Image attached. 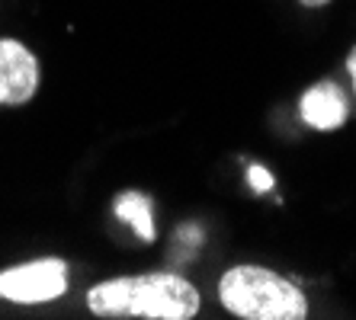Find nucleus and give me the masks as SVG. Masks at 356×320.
Instances as JSON below:
<instances>
[{"mask_svg": "<svg viewBox=\"0 0 356 320\" xmlns=\"http://www.w3.org/2000/svg\"><path fill=\"white\" fill-rule=\"evenodd\" d=\"M222 304L244 320H302L308 301L292 282L264 266H234L218 285Z\"/></svg>", "mask_w": 356, "mask_h": 320, "instance_id": "nucleus-2", "label": "nucleus"}, {"mask_svg": "<svg viewBox=\"0 0 356 320\" xmlns=\"http://www.w3.org/2000/svg\"><path fill=\"white\" fill-rule=\"evenodd\" d=\"M116 214L125 224L138 230L141 240H154V212H151V199L141 192H122L116 199Z\"/></svg>", "mask_w": 356, "mask_h": 320, "instance_id": "nucleus-6", "label": "nucleus"}, {"mask_svg": "<svg viewBox=\"0 0 356 320\" xmlns=\"http://www.w3.org/2000/svg\"><path fill=\"white\" fill-rule=\"evenodd\" d=\"M39 83L35 55L17 39H0V106H17L33 99Z\"/></svg>", "mask_w": 356, "mask_h": 320, "instance_id": "nucleus-4", "label": "nucleus"}, {"mask_svg": "<svg viewBox=\"0 0 356 320\" xmlns=\"http://www.w3.org/2000/svg\"><path fill=\"white\" fill-rule=\"evenodd\" d=\"M298 3H305V7H321V3H327V0H298Z\"/></svg>", "mask_w": 356, "mask_h": 320, "instance_id": "nucleus-9", "label": "nucleus"}, {"mask_svg": "<svg viewBox=\"0 0 356 320\" xmlns=\"http://www.w3.org/2000/svg\"><path fill=\"white\" fill-rule=\"evenodd\" d=\"M302 119L321 132H331L347 119V99L334 83H318L302 96Z\"/></svg>", "mask_w": 356, "mask_h": 320, "instance_id": "nucleus-5", "label": "nucleus"}, {"mask_svg": "<svg viewBox=\"0 0 356 320\" xmlns=\"http://www.w3.org/2000/svg\"><path fill=\"white\" fill-rule=\"evenodd\" d=\"M87 304L97 317L190 320L199 311V292L174 272H151V276L99 282L90 288Z\"/></svg>", "mask_w": 356, "mask_h": 320, "instance_id": "nucleus-1", "label": "nucleus"}, {"mask_svg": "<svg viewBox=\"0 0 356 320\" xmlns=\"http://www.w3.org/2000/svg\"><path fill=\"white\" fill-rule=\"evenodd\" d=\"M248 180H250V186L257 189V192H266V189L273 186V176H270V170H266V167H260V164H254L248 170Z\"/></svg>", "mask_w": 356, "mask_h": 320, "instance_id": "nucleus-7", "label": "nucleus"}, {"mask_svg": "<svg viewBox=\"0 0 356 320\" xmlns=\"http://www.w3.org/2000/svg\"><path fill=\"white\" fill-rule=\"evenodd\" d=\"M67 266L61 260H39L0 272V298L19 304H39L65 295Z\"/></svg>", "mask_w": 356, "mask_h": 320, "instance_id": "nucleus-3", "label": "nucleus"}, {"mask_svg": "<svg viewBox=\"0 0 356 320\" xmlns=\"http://www.w3.org/2000/svg\"><path fill=\"white\" fill-rule=\"evenodd\" d=\"M347 71H350V77H353V87H356V49L350 51V58H347Z\"/></svg>", "mask_w": 356, "mask_h": 320, "instance_id": "nucleus-8", "label": "nucleus"}]
</instances>
